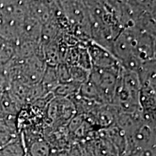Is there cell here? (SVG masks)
I'll list each match as a JSON object with an SVG mask.
<instances>
[{"instance_id": "6da1fadb", "label": "cell", "mask_w": 156, "mask_h": 156, "mask_svg": "<svg viewBox=\"0 0 156 156\" xmlns=\"http://www.w3.org/2000/svg\"><path fill=\"white\" fill-rule=\"evenodd\" d=\"M87 49L92 67L119 73L122 66L109 51L91 41L87 42Z\"/></svg>"}, {"instance_id": "3957f363", "label": "cell", "mask_w": 156, "mask_h": 156, "mask_svg": "<svg viewBox=\"0 0 156 156\" xmlns=\"http://www.w3.org/2000/svg\"><path fill=\"white\" fill-rule=\"evenodd\" d=\"M48 147L46 144L43 142H38L31 147V155L32 156H47Z\"/></svg>"}, {"instance_id": "7a4b0ae2", "label": "cell", "mask_w": 156, "mask_h": 156, "mask_svg": "<svg viewBox=\"0 0 156 156\" xmlns=\"http://www.w3.org/2000/svg\"><path fill=\"white\" fill-rule=\"evenodd\" d=\"M80 85L74 82L59 83L54 90L53 95L54 97L70 99L78 94Z\"/></svg>"}]
</instances>
